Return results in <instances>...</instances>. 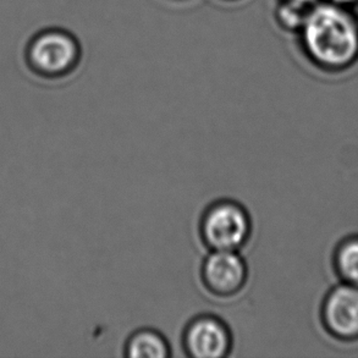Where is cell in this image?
I'll return each mask as SVG.
<instances>
[{
    "instance_id": "6da1fadb",
    "label": "cell",
    "mask_w": 358,
    "mask_h": 358,
    "mask_svg": "<svg viewBox=\"0 0 358 358\" xmlns=\"http://www.w3.org/2000/svg\"><path fill=\"white\" fill-rule=\"evenodd\" d=\"M303 29L306 45L318 63L343 66L357 53V26L344 10L318 6L306 16Z\"/></svg>"
},
{
    "instance_id": "7a4b0ae2",
    "label": "cell",
    "mask_w": 358,
    "mask_h": 358,
    "mask_svg": "<svg viewBox=\"0 0 358 358\" xmlns=\"http://www.w3.org/2000/svg\"><path fill=\"white\" fill-rule=\"evenodd\" d=\"M251 234L250 214L241 203L231 199L213 202L199 220V236L210 251H240Z\"/></svg>"
},
{
    "instance_id": "3957f363",
    "label": "cell",
    "mask_w": 358,
    "mask_h": 358,
    "mask_svg": "<svg viewBox=\"0 0 358 358\" xmlns=\"http://www.w3.org/2000/svg\"><path fill=\"white\" fill-rule=\"evenodd\" d=\"M233 346L231 330L217 315L196 317L189 320L182 333V349L189 357H228Z\"/></svg>"
},
{
    "instance_id": "277c9868",
    "label": "cell",
    "mask_w": 358,
    "mask_h": 358,
    "mask_svg": "<svg viewBox=\"0 0 358 358\" xmlns=\"http://www.w3.org/2000/svg\"><path fill=\"white\" fill-rule=\"evenodd\" d=\"M204 287L214 296L238 295L248 280V266L238 251H210L201 266Z\"/></svg>"
},
{
    "instance_id": "5b68a950",
    "label": "cell",
    "mask_w": 358,
    "mask_h": 358,
    "mask_svg": "<svg viewBox=\"0 0 358 358\" xmlns=\"http://www.w3.org/2000/svg\"><path fill=\"white\" fill-rule=\"evenodd\" d=\"M322 323L330 336L340 341L358 340V287L341 282L325 296Z\"/></svg>"
},
{
    "instance_id": "8992f818",
    "label": "cell",
    "mask_w": 358,
    "mask_h": 358,
    "mask_svg": "<svg viewBox=\"0 0 358 358\" xmlns=\"http://www.w3.org/2000/svg\"><path fill=\"white\" fill-rule=\"evenodd\" d=\"M76 58V48L68 36L58 32L42 34L31 48V62L41 73L59 75Z\"/></svg>"
},
{
    "instance_id": "52a82bcc",
    "label": "cell",
    "mask_w": 358,
    "mask_h": 358,
    "mask_svg": "<svg viewBox=\"0 0 358 358\" xmlns=\"http://www.w3.org/2000/svg\"><path fill=\"white\" fill-rule=\"evenodd\" d=\"M171 355L169 341L160 331L150 328L136 330L125 343L127 358H168Z\"/></svg>"
},
{
    "instance_id": "ba28073f",
    "label": "cell",
    "mask_w": 358,
    "mask_h": 358,
    "mask_svg": "<svg viewBox=\"0 0 358 358\" xmlns=\"http://www.w3.org/2000/svg\"><path fill=\"white\" fill-rule=\"evenodd\" d=\"M334 268L341 282L358 287V236L340 242L334 253Z\"/></svg>"
},
{
    "instance_id": "9c48e42d",
    "label": "cell",
    "mask_w": 358,
    "mask_h": 358,
    "mask_svg": "<svg viewBox=\"0 0 358 358\" xmlns=\"http://www.w3.org/2000/svg\"><path fill=\"white\" fill-rule=\"evenodd\" d=\"M306 16L303 11V5L296 4L290 1L280 10L281 21L289 26V27H297V26H303L305 24Z\"/></svg>"
},
{
    "instance_id": "30bf717a",
    "label": "cell",
    "mask_w": 358,
    "mask_h": 358,
    "mask_svg": "<svg viewBox=\"0 0 358 358\" xmlns=\"http://www.w3.org/2000/svg\"><path fill=\"white\" fill-rule=\"evenodd\" d=\"M292 3H296V4L305 5L310 4L312 1H315V0H290Z\"/></svg>"
},
{
    "instance_id": "8fae6325",
    "label": "cell",
    "mask_w": 358,
    "mask_h": 358,
    "mask_svg": "<svg viewBox=\"0 0 358 358\" xmlns=\"http://www.w3.org/2000/svg\"><path fill=\"white\" fill-rule=\"evenodd\" d=\"M336 3H349V1H352V0H334Z\"/></svg>"
}]
</instances>
